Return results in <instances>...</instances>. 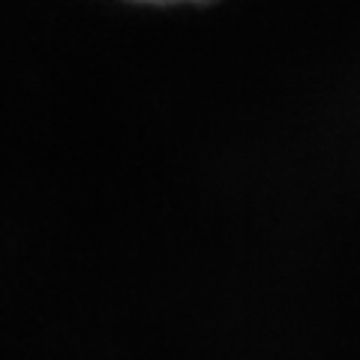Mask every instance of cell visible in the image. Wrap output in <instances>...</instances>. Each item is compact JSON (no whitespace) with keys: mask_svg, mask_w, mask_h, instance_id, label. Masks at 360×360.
Segmentation results:
<instances>
[{"mask_svg":"<svg viewBox=\"0 0 360 360\" xmlns=\"http://www.w3.org/2000/svg\"><path fill=\"white\" fill-rule=\"evenodd\" d=\"M139 4H184V0H139Z\"/></svg>","mask_w":360,"mask_h":360,"instance_id":"cell-1","label":"cell"}]
</instances>
